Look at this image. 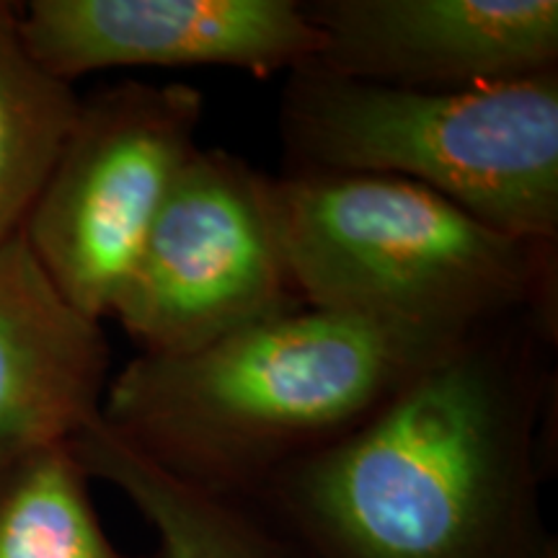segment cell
Wrapping results in <instances>:
<instances>
[{"mask_svg": "<svg viewBox=\"0 0 558 558\" xmlns=\"http://www.w3.org/2000/svg\"><path fill=\"white\" fill-rule=\"evenodd\" d=\"M556 313L445 349L254 501L305 558H538Z\"/></svg>", "mask_w": 558, "mask_h": 558, "instance_id": "1", "label": "cell"}, {"mask_svg": "<svg viewBox=\"0 0 558 558\" xmlns=\"http://www.w3.org/2000/svg\"><path fill=\"white\" fill-rule=\"evenodd\" d=\"M456 344L303 305L194 352L137 354L107 383L101 418L173 476L254 499Z\"/></svg>", "mask_w": 558, "mask_h": 558, "instance_id": "2", "label": "cell"}, {"mask_svg": "<svg viewBox=\"0 0 558 558\" xmlns=\"http://www.w3.org/2000/svg\"><path fill=\"white\" fill-rule=\"evenodd\" d=\"M275 202L308 308L442 344L520 313H556V243L501 233L411 181L282 173Z\"/></svg>", "mask_w": 558, "mask_h": 558, "instance_id": "3", "label": "cell"}, {"mask_svg": "<svg viewBox=\"0 0 558 558\" xmlns=\"http://www.w3.org/2000/svg\"><path fill=\"white\" fill-rule=\"evenodd\" d=\"M284 173H373L424 186L522 241H558V70L432 90L288 73Z\"/></svg>", "mask_w": 558, "mask_h": 558, "instance_id": "4", "label": "cell"}, {"mask_svg": "<svg viewBox=\"0 0 558 558\" xmlns=\"http://www.w3.org/2000/svg\"><path fill=\"white\" fill-rule=\"evenodd\" d=\"M205 96L186 83L120 81L81 99L19 235L52 288L109 316L153 218L199 148Z\"/></svg>", "mask_w": 558, "mask_h": 558, "instance_id": "5", "label": "cell"}, {"mask_svg": "<svg viewBox=\"0 0 558 558\" xmlns=\"http://www.w3.org/2000/svg\"><path fill=\"white\" fill-rule=\"evenodd\" d=\"M303 308L279 230L275 177L197 148L153 218L109 316L140 354H186Z\"/></svg>", "mask_w": 558, "mask_h": 558, "instance_id": "6", "label": "cell"}, {"mask_svg": "<svg viewBox=\"0 0 558 558\" xmlns=\"http://www.w3.org/2000/svg\"><path fill=\"white\" fill-rule=\"evenodd\" d=\"M19 32L47 75L73 86L109 68H239L256 78L316 58L300 0H29Z\"/></svg>", "mask_w": 558, "mask_h": 558, "instance_id": "7", "label": "cell"}, {"mask_svg": "<svg viewBox=\"0 0 558 558\" xmlns=\"http://www.w3.org/2000/svg\"><path fill=\"white\" fill-rule=\"evenodd\" d=\"M318 68L399 88L497 86L558 70L556 0H300Z\"/></svg>", "mask_w": 558, "mask_h": 558, "instance_id": "8", "label": "cell"}, {"mask_svg": "<svg viewBox=\"0 0 558 558\" xmlns=\"http://www.w3.org/2000/svg\"><path fill=\"white\" fill-rule=\"evenodd\" d=\"M109 360L101 320L52 288L19 233L0 243V473L101 414Z\"/></svg>", "mask_w": 558, "mask_h": 558, "instance_id": "9", "label": "cell"}, {"mask_svg": "<svg viewBox=\"0 0 558 558\" xmlns=\"http://www.w3.org/2000/svg\"><path fill=\"white\" fill-rule=\"evenodd\" d=\"M90 478L120 488L160 543V558H305L254 501L173 476L114 435L101 414L70 439Z\"/></svg>", "mask_w": 558, "mask_h": 558, "instance_id": "10", "label": "cell"}, {"mask_svg": "<svg viewBox=\"0 0 558 558\" xmlns=\"http://www.w3.org/2000/svg\"><path fill=\"white\" fill-rule=\"evenodd\" d=\"M81 99L29 58L19 3L0 0V243L19 233Z\"/></svg>", "mask_w": 558, "mask_h": 558, "instance_id": "11", "label": "cell"}, {"mask_svg": "<svg viewBox=\"0 0 558 558\" xmlns=\"http://www.w3.org/2000/svg\"><path fill=\"white\" fill-rule=\"evenodd\" d=\"M88 481L70 442L0 473V558H130L104 533Z\"/></svg>", "mask_w": 558, "mask_h": 558, "instance_id": "12", "label": "cell"}, {"mask_svg": "<svg viewBox=\"0 0 558 558\" xmlns=\"http://www.w3.org/2000/svg\"><path fill=\"white\" fill-rule=\"evenodd\" d=\"M538 558H558V543H556V538L548 543L546 550H543V554H541Z\"/></svg>", "mask_w": 558, "mask_h": 558, "instance_id": "13", "label": "cell"}]
</instances>
